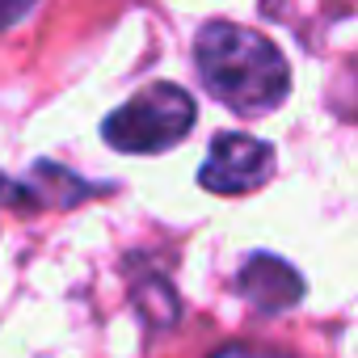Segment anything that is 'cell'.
<instances>
[{
    "instance_id": "cell-2",
    "label": "cell",
    "mask_w": 358,
    "mask_h": 358,
    "mask_svg": "<svg viewBox=\"0 0 358 358\" xmlns=\"http://www.w3.org/2000/svg\"><path fill=\"white\" fill-rule=\"evenodd\" d=\"M194 97L177 85H148L139 89L127 106H118L101 122V139L127 156H152L173 143H182L194 131Z\"/></svg>"
},
{
    "instance_id": "cell-5",
    "label": "cell",
    "mask_w": 358,
    "mask_h": 358,
    "mask_svg": "<svg viewBox=\"0 0 358 358\" xmlns=\"http://www.w3.org/2000/svg\"><path fill=\"white\" fill-rule=\"evenodd\" d=\"M89 194H93V186L80 182V177H72L64 164L38 160V164L30 169V177L22 182V194H17V199H26V203H34V207H55V211H64V207L85 203Z\"/></svg>"
},
{
    "instance_id": "cell-1",
    "label": "cell",
    "mask_w": 358,
    "mask_h": 358,
    "mask_svg": "<svg viewBox=\"0 0 358 358\" xmlns=\"http://www.w3.org/2000/svg\"><path fill=\"white\" fill-rule=\"evenodd\" d=\"M194 64L207 93L241 118L270 114L291 93V68L282 51L262 30L236 22H207L194 43Z\"/></svg>"
},
{
    "instance_id": "cell-6",
    "label": "cell",
    "mask_w": 358,
    "mask_h": 358,
    "mask_svg": "<svg viewBox=\"0 0 358 358\" xmlns=\"http://www.w3.org/2000/svg\"><path fill=\"white\" fill-rule=\"evenodd\" d=\"M211 358H287V354H278V350H262V345H224V350L211 354Z\"/></svg>"
},
{
    "instance_id": "cell-4",
    "label": "cell",
    "mask_w": 358,
    "mask_h": 358,
    "mask_svg": "<svg viewBox=\"0 0 358 358\" xmlns=\"http://www.w3.org/2000/svg\"><path fill=\"white\" fill-rule=\"evenodd\" d=\"M236 291L249 308L274 316V312H287L303 299V278L274 253H253L241 274H236Z\"/></svg>"
},
{
    "instance_id": "cell-8",
    "label": "cell",
    "mask_w": 358,
    "mask_h": 358,
    "mask_svg": "<svg viewBox=\"0 0 358 358\" xmlns=\"http://www.w3.org/2000/svg\"><path fill=\"white\" fill-rule=\"evenodd\" d=\"M9 199H13V186H9V177L0 173V203H9Z\"/></svg>"
},
{
    "instance_id": "cell-3",
    "label": "cell",
    "mask_w": 358,
    "mask_h": 358,
    "mask_svg": "<svg viewBox=\"0 0 358 358\" xmlns=\"http://www.w3.org/2000/svg\"><path fill=\"white\" fill-rule=\"evenodd\" d=\"M274 173V148L257 135H241V131H224L211 139V152L199 169V182L211 194H245L270 182Z\"/></svg>"
},
{
    "instance_id": "cell-7",
    "label": "cell",
    "mask_w": 358,
    "mask_h": 358,
    "mask_svg": "<svg viewBox=\"0 0 358 358\" xmlns=\"http://www.w3.org/2000/svg\"><path fill=\"white\" fill-rule=\"evenodd\" d=\"M30 5L34 0H0V30H9L13 22H22L30 13Z\"/></svg>"
}]
</instances>
